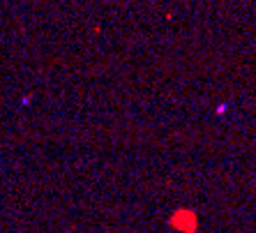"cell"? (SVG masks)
I'll list each match as a JSON object with an SVG mask.
<instances>
[{
    "mask_svg": "<svg viewBox=\"0 0 256 233\" xmlns=\"http://www.w3.org/2000/svg\"><path fill=\"white\" fill-rule=\"evenodd\" d=\"M196 212L190 208H178L176 212L171 215V226L176 231H182V233H194L196 231Z\"/></svg>",
    "mask_w": 256,
    "mask_h": 233,
    "instance_id": "1",
    "label": "cell"
}]
</instances>
